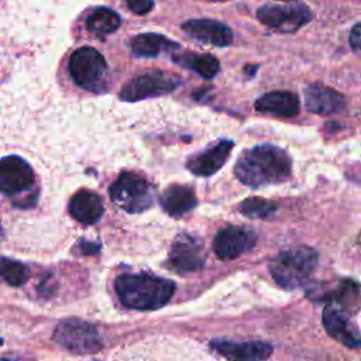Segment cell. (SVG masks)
Instances as JSON below:
<instances>
[{
    "label": "cell",
    "mask_w": 361,
    "mask_h": 361,
    "mask_svg": "<svg viewBox=\"0 0 361 361\" xmlns=\"http://www.w3.org/2000/svg\"><path fill=\"white\" fill-rule=\"evenodd\" d=\"M34 185V172L21 157L8 155L0 159V192L8 196L27 192Z\"/></svg>",
    "instance_id": "9c48e42d"
},
{
    "label": "cell",
    "mask_w": 361,
    "mask_h": 361,
    "mask_svg": "<svg viewBox=\"0 0 361 361\" xmlns=\"http://www.w3.org/2000/svg\"><path fill=\"white\" fill-rule=\"evenodd\" d=\"M358 296V285L354 281H343L338 283L337 288L322 292L316 296H313L314 300L322 302H337L341 305H348Z\"/></svg>",
    "instance_id": "cb8c5ba5"
},
{
    "label": "cell",
    "mask_w": 361,
    "mask_h": 361,
    "mask_svg": "<svg viewBox=\"0 0 361 361\" xmlns=\"http://www.w3.org/2000/svg\"><path fill=\"white\" fill-rule=\"evenodd\" d=\"M197 200L192 188L185 185H171L161 196L164 210L173 217H180L196 206Z\"/></svg>",
    "instance_id": "d6986e66"
},
{
    "label": "cell",
    "mask_w": 361,
    "mask_h": 361,
    "mask_svg": "<svg viewBox=\"0 0 361 361\" xmlns=\"http://www.w3.org/2000/svg\"><path fill=\"white\" fill-rule=\"evenodd\" d=\"M131 51L137 56L155 58L162 52H169L178 48V44L161 34H140L130 42Z\"/></svg>",
    "instance_id": "ffe728a7"
},
{
    "label": "cell",
    "mask_w": 361,
    "mask_h": 361,
    "mask_svg": "<svg viewBox=\"0 0 361 361\" xmlns=\"http://www.w3.org/2000/svg\"><path fill=\"white\" fill-rule=\"evenodd\" d=\"M30 276L28 268L14 259L0 257V278L11 286L23 285Z\"/></svg>",
    "instance_id": "d4e9b609"
},
{
    "label": "cell",
    "mask_w": 361,
    "mask_h": 361,
    "mask_svg": "<svg viewBox=\"0 0 361 361\" xmlns=\"http://www.w3.org/2000/svg\"><path fill=\"white\" fill-rule=\"evenodd\" d=\"M257 18L278 32H295L306 25L313 13L305 3H268L257 10Z\"/></svg>",
    "instance_id": "8992f818"
},
{
    "label": "cell",
    "mask_w": 361,
    "mask_h": 361,
    "mask_svg": "<svg viewBox=\"0 0 361 361\" xmlns=\"http://www.w3.org/2000/svg\"><path fill=\"white\" fill-rule=\"evenodd\" d=\"M238 210L248 219H254V220H268L271 219L276 210H278V204L272 200L264 199V197H258V196H252V197H247L244 199L240 206Z\"/></svg>",
    "instance_id": "603a6c76"
},
{
    "label": "cell",
    "mask_w": 361,
    "mask_h": 361,
    "mask_svg": "<svg viewBox=\"0 0 361 361\" xmlns=\"http://www.w3.org/2000/svg\"><path fill=\"white\" fill-rule=\"evenodd\" d=\"M182 30L193 39L213 47H227L233 42V31L230 27L216 20H188L182 24Z\"/></svg>",
    "instance_id": "4fadbf2b"
},
{
    "label": "cell",
    "mask_w": 361,
    "mask_h": 361,
    "mask_svg": "<svg viewBox=\"0 0 361 361\" xmlns=\"http://www.w3.org/2000/svg\"><path fill=\"white\" fill-rule=\"evenodd\" d=\"M111 200L127 213H141L152 206V190L148 182L131 172H123L110 186Z\"/></svg>",
    "instance_id": "5b68a950"
},
{
    "label": "cell",
    "mask_w": 361,
    "mask_h": 361,
    "mask_svg": "<svg viewBox=\"0 0 361 361\" xmlns=\"http://www.w3.org/2000/svg\"><path fill=\"white\" fill-rule=\"evenodd\" d=\"M120 302L135 310H155L169 302L175 283L169 279L147 274H124L116 279Z\"/></svg>",
    "instance_id": "7a4b0ae2"
},
{
    "label": "cell",
    "mask_w": 361,
    "mask_h": 361,
    "mask_svg": "<svg viewBox=\"0 0 361 361\" xmlns=\"http://www.w3.org/2000/svg\"><path fill=\"white\" fill-rule=\"evenodd\" d=\"M305 106L309 111L330 116L341 113L345 109V99L341 93L333 87L324 86L322 83H310L305 92Z\"/></svg>",
    "instance_id": "9a60e30c"
},
{
    "label": "cell",
    "mask_w": 361,
    "mask_h": 361,
    "mask_svg": "<svg viewBox=\"0 0 361 361\" xmlns=\"http://www.w3.org/2000/svg\"><path fill=\"white\" fill-rule=\"evenodd\" d=\"M87 30L94 35H107L120 27V17L107 7H97L86 18Z\"/></svg>",
    "instance_id": "44dd1931"
},
{
    "label": "cell",
    "mask_w": 361,
    "mask_h": 361,
    "mask_svg": "<svg viewBox=\"0 0 361 361\" xmlns=\"http://www.w3.org/2000/svg\"><path fill=\"white\" fill-rule=\"evenodd\" d=\"M210 345L228 361H265L274 351L272 345L264 341L213 340Z\"/></svg>",
    "instance_id": "5bb4252c"
},
{
    "label": "cell",
    "mask_w": 361,
    "mask_h": 361,
    "mask_svg": "<svg viewBox=\"0 0 361 361\" xmlns=\"http://www.w3.org/2000/svg\"><path fill=\"white\" fill-rule=\"evenodd\" d=\"M173 61L195 71L204 79L214 78L220 69L217 58L210 54H186L180 58H173Z\"/></svg>",
    "instance_id": "7402d4cb"
},
{
    "label": "cell",
    "mask_w": 361,
    "mask_h": 361,
    "mask_svg": "<svg viewBox=\"0 0 361 361\" xmlns=\"http://www.w3.org/2000/svg\"><path fill=\"white\" fill-rule=\"evenodd\" d=\"M0 361H11V360H6V358H0Z\"/></svg>",
    "instance_id": "f1b7e54d"
},
{
    "label": "cell",
    "mask_w": 361,
    "mask_h": 361,
    "mask_svg": "<svg viewBox=\"0 0 361 361\" xmlns=\"http://www.w3.org/2000/svg\"><path fill=\"white\" fill-rule=\"evenodd\" d=\"M127 6L135 14H145L154 7V3L148 0H137V1H128Z\"/></svg>",
    "instance_id": "484cf974"
},
{
    "label": "cell",
    "mask_w": 361,
    "mask_h": 361,
    "mask_svg": "<svg viewBox=\"0 0 361 361\" xmlns=\"http://www.w3.org/2000/svg\"><path fill=\"white\" fill-rule=\"evenodd\" d=\"M255 110L274 117L289 118L299 113V97L288 90H274L262 94L255 102Z\"/></svg>",
    "instance_id": "e0dca14e"
},
{
    "label": "cell",
    "mask_w": 361,
    "mask_h": 361,
    "mask_svg": "<svg viewBox=\"0 0 361 361\" xmlns=\"http://www.w3.org/2000/svg\"><path fill=\"white\" fill-rule=\"evenodd\" d=\"M1 344H3V340H1V338H0V345H1Z\"/></svg>",
    "instance_id": "f546056e"
},
{
    "label": "cell",
    "mask_w": 361,
    "mask_h": 361,
    "mask_svg": "<svg viewBox=\"0 0 361 361\" xmlns=\"http://www.w3.org/2000/svg\"><path fill=\"white\" fill-rule=\"evenodd\" d=\"M180 83L178 75L164 72V71H151L142 75H138L128 80L121 92L120 97L127 102H137L148 97H157L161 94L171 93Z\"/></svg>",
    "instance_id": "ba28073f"
},
{
    "label": "cell",
    "mask_w": 361,
    "mask_h": 361,
    "mask_svg": "<svg viewBox=\"0 0 361 361\" xmlns=\"http://www.w3.org/2000/svg\"><path fill=\"white\" fill-rule=\"evenodd\" d=\"M54 340L75 354H94L103 347L97 329L79 319L61 322L54 331Z\"/></svg>",
    "instance_id": "52a82bcc"
},
{
    "label": "cell",
    "mask_w": 361,
    "mask_h": 361,
    "mask_svg": "<svg viewBox=\"0 0 361 361\" xmlns=\"http://www.w3.org/2000/svg\"><path fill=\"white\" fill-rule=\"evenodd\" d=\"M255 243L257 235L252 230L240 226H227L216 234L213 250L221 259H234L250 251Z\"/></svg>",
    "instance_id": "30bf717a"
},
{
    "label": "cell",
    "mask_w": 361,
    "mask_h": 361,
    "mask_svg": "<svg viewBox=\"0 0 361 361\" xmlns=\"http://www.w3.org/2000/svg\"><path fill=\"white\" fill-rule=\"evenodd\" d=\"M69 72L76 85L86 90L102 92L106 87L107 63L94 48L76 49L69 59Z\"/></svg>",
    "instance_id": "277c9868"
},
{
    "label": "cell",
    "mask_w": 361,
    "mask_h": 361,
    "mask_svg": "<svg viewBox=\"0 0 361 361\" xmlns=\"http://www.w3.org/2000/svg\"><path fill=\"white\" fill-rule=\"evenodd\" d=\"M1 237H3V228H1V226H0V240H1Z\"/></svg>",
    "instance_id": "83f0119b"
},
{
    "label": "cell",
    "mask_w": 361,
    "mask_h": 361,
    "mask_svg": "<svg viewBox=\"0 0 361 361\" xmlns=\"http://www.w3.org/2000/svg\"><path fill=\"white\" fill-rule=\"evenodd\" d=\"M322 320L327 334L334 340L351 348L361 347V331L348 319V316L343 313L341 309L327 305L323 310Z\"/></svg>",
    "instance_id": "7c38bea8"
},
{
    "label": "cell",
    "mask_w": 361,
    "mask_h": 361,
    "mask_svg": "<svg viewBox=\"0 0 361 361\" xmlns=\"http://www.w3.org/2000/svg\"><path fill=\"white\" fill-rule=\"evenodd\" d=\"M71 214L82 224H93L103 214V202L100 196L92 190L82 189L73 195L69 203Z\"/></svg>",
    "instance_id": "ac0fdd59"
},
{
    "label": "cell",
    "mask_w": 361,
    "mask_h": 361,
    "mask_svg": "<svg viewBox=\"0 0 361 361\" xmlns=\"http://www.w3.org/2000/svg\"><path fill=\"white\" fill-rule=\"evenodd\" d=\"M290 172L292 161L288 152L271 144L245 149L234 166L238 180L251 188L285 182Z\"/></svg>",
    "instance_id": "6da1fadb"
},
{
    "label": "cell",
    "mask_w": 361,
    "mask_h": 361,
    "mask_svg": "<svg viewBox=\"0 0 361 361\" xmlns=\"http://www.w3.org/2000/svg\"><path fill=\"white\" fill-rule=\"evenodd\" d=\"M234 142L230 140H219L203 152L192 157L186 166L188 169L197 176H210L216 173L227 161Z\"/></svg>",
    "instance_id": "2e32d148"
},
{
    "label": "cell",
    "mask_w": 361,
    "mask_h": 361,
    "mask_svg": "<svg viewBox=\"0 0 361 361\" xmlns=\"http://www.w3.org/2000/svg\"><path fill=\"white\" fill-rule=\"evenodd\" d=\"M169 267L176 272H193L204 267L203 244L199 238L180 234L169 251Z\"/></svg>",
    "instance_id": "8fae6325"
},
{
    "label": "cell",
    "mask_w": 361,
    "mask_h": 361,
    "mask_svg": "<svg viewBox=\"0 0 361 361\" xmlns=\"http://www.w3.org/2000/svg\"><path fill=\"white\" fill-rule=\"evenodd\" d=\"M319 254L307 245H299L278 252L269 262V272L281 288L286 290L303 286L317 265Z\"/></svg>",
    "instance_id": "3957f363"
},
{
    "label": "cell",
    "mask_w": 361,
    "mask_h": 361,
    "mask_svg": "<svg viewBox=\"0 0 361 361\" xmlns=\"http://www.w3.org/2000/svg\"><path fill=\"white\" fill-rule=\"evenodd\" d=\"M350 45L357 49L361 51V23L355 24L350 32Z\"/></svg>",
    "instance_id": "4316f807"
}]
</instances>
